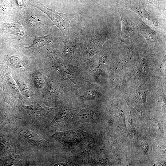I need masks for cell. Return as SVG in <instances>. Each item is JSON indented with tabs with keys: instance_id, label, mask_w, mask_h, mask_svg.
I'll return each instance as SVG.
<instances>
[{
	"instance_id": "8fae6325",
	"label": "cell",
	"mask_w": 166,
	"mask_h": 166,
	"mask_svg": "<svg viewBox=\"0 0 166 166\" xmlns=\"http://www.w3.org/2000/svg\"><path fill=\"white\" fill-rule=\"evenodd\" d=\"M109 38L106 35L93 33L88 39L87 47L89 56L92 57L97 53L104 43Z\"/></svg>"
},
{
	"instance_id": "8992f818",
	"label": "cell",
	"mask_w": 166,
	"mask_h": 166,
	"mask_svg": "<svg viewBox=\"0 0 166 166\" xmlns=\"http://www.w3.org/2000/svg\"><path fill=\"white\" fill-rule=\"evenodd\" d=\"M124 5L127 9L137 13L143 20L152 27L157 29L160 27L158 22L149 14L139 0H125Z\"/></svg>"
},
{
	"instance_id": "ac0fdd59",
	"label": "cell",
	"mask_w": 166,
	"mask_h": 166,
	"mask_svg": "<svg viewBox=\"0 0 166 166\" xmlns=\"http://www.w3.org/2000/svg\"><path fill=\"white\" fill-rule=\"evenodd\" d=\"M66 164L65 163H55L53 165L54 166H65Z\"/></svg>"
},
{
	"instance_id": "7a4b0ae2",
	"label": "cell",
	"mask_w": 166,
	"mask_h": 166,
	"mask_svg": "<svg viewBox=\"0 0 166 166\" xmlns=\"http://www.w3.org/2000/svg\"><path fill=\"white\" fill-rule=\"evenodd\" d=\"M56 112L53 109L36 104L22 106L15 112L19 123L35 131L48 133L45 128L53 120Z\"/></svg>"
},
{
	"instance_id": "6da1fadb",
	"label": "cell",
	"mask_w": 166,
	"mask_h": 166,
	"mask_svg": "<svg viewBox=\"0 0 166 166\" xmlns=\"http://www.w3.org/2000/svg\"><path fill=\"white\" fill-rule=\"evenodd\" d=\"M13 143L26 156L29 166L51 164L59 157L58 144L48 133L18 123L8 130Z\"/></svg>"
},
{
	"instance_id": "4fadbf2b",
	"label": "cell",
	"mask_w": 166,
	"mask_h": 166,
	"mask_svg": "<svg viewBox=\"0 0 166 166\" xmlns=\"http://www.w3.org/2000/svg\"><path fill=\"white\" fill-rule=\"evenodd\" d=\"M13 7L12 0H0V15H8L11 13Z\"/></svg>"
},
{
	"instance_id": "7c38bea8",
	"label": "cell",
	"mask_w": 166,
	"mask_h": 166,
	"mask_svg": "<svg viewBox=\"0 0 166 166\" xmlns=\"http://www.w3.org/2000/svg\"><path fill=\"white\" fill-rule=\"evenodd\" d=\"M0 27L6 33L14 37L21 38L25 35V30L20 23H4L0 22Z\"/></svg>"
},
{
	"instance_id": "52a82bcc",
	"label": "cell",
	"mask_w": 166,
	"mask_h": 166,
	"mask_svg": "<svg viewBox=\"0 0 166 166\" xmlns=\"http://www.w3.org/2000/svg\"><path fill=\"white\" fill-rule=\"evenodd\" d=\"M119 12L121 22V38L120 44L123 45L129 41L131 36L134 34L137 26H135L130 17L123 10L120 9Z\"/></svg>"
},
{
	"instance_id": "9c48e42d",
	"label": "cell",
	"mask_w": 166,
	"mask_h": 166,
	"mask_svg": "<svg viewBox=\"0 0 166 166\" xmlns=\"http://www.w3.org/2000/svg\"><path fill=\"white\" fill-rule=\"evenodd\" d=\"M97 118L96 113L91 109H75L73 116V121L77 125L94 122Z\"/></svg>"
},
{
	"instance_id": "2e32d148",
	"label": "cell",
	"mask_w": 166,
	"mask_h": 166,
	"mask_svg": "<svg viewBox=\"0 0 166 166\" xmlns=\"http://www.w3.org/2000/svg\"><path fill=\"white\" fill-rule=\"evenodd\" d=\"M146 2L150 5L154 7L158 6L161 0H145Z\"/></svg>"
},
{
	"instance_id": "30bf717a",
	"label": "cell",
	"mask_w": 166,
	"mask_h": 166,
	"mask_svg": "<svg viewBox=\"0 0 166 166\" xmlns=\"http://www.w3.org/2000/svg\"><path fill=\"white\" fill-rule=\"evenodd\" d=\"M23 22L26 27L34 32H38L43 26V22L38 14L33 10H27L23 16Z\"/></svg>"
},
{
	"instance_id": "3957f363",
	"label": "cell",
	"mask_w": 166,
	"mask_h": 166,
	"mask_svg": "<svg viewBox=\"0 0 166 166\" xmlns=\"http://www.w3.org/2000/svg\"><path fill=\"white\" fill-rule=\"evenodd\" d=\"M31 5L45 13L51 19L53 25L61 31L66 40L69 39L70 33L69 26L71 21L78 16L76 14H67L59 13L42 5L38 0H28Z\"/></svg>"
},
{
	"instance_id": "5b68a950",
	"label": "cell",
	"mask_w": 166,
	"mask_h": 166,
	"mask_svg": "<svg viewBox=\"0 0 166 166\" xmlns=\"http://www.w3.org/2000/svg\"><path fill=\"white\" fill-rule=\"evenodd\" d=\"M70 104L65 103L61 106L52 121L45 128L48 133L60 131L73 121V116L75 110Z\"/></svg>"
},
{
	"instance_id": "e0dca14e",
	"label": "cell",
	"mask_w": 166,
	"mask_h": 166,
	"mask_svg": "<svg viewBox=\"0 0 166 166\" xmlns=\"http://www.w3.org/2000/svg\"><path fill=\"white\" fill-rule=\"evenodd\" d=\"M142 147L144 152H146L148 149V145L147 142L145 141H143L141 143Z\"/></svg>"
},
{
	"instance_id": "ba28073f",
	"label": "cell",
	"mask_w": 166,
	"mask_h": 166,
	"mask_svg": "<svg viewBox=\"0 0 166 166\" xmlns=\"http://www.w3.org/2000/svg\"><path fill=\"white\" fill-rule=\"evenodd\" d=\"M138 31L145 38L148 44L152 46L161 42V38L156 31L148 26L139 17L136 18Z\"/></svg>"
},
{
	"instance_id": "9a60e30c",
	"label": "cell",
	"mask_w": 166,
	"mask_h": 166,
	"mask_svg": "<svg viewBox=\"0 0 166 166\" xmlns=\"http://www.w3.org/2000/svg\"><path fill=\"white\" fill-rule=\"evenodd\" d=\"M18 6L21 9H26L28 0H14Z\"/></svg>"
},
{
	"instance_id": "5bb4252c",
	"label": "cell",
	"mask_w": 166,
	"mask_h": 166,
	"mask_svg": "<svg viewBox=\"0 0 166 166\" xmlns=\"http://www.w3.org/2000/svg\"><path fill=\"white\" fill-rule=\"evenodd\" d=\"M10 62L16 67L21 68L22 63L21 60L18 57L14 56H11L10 58Z\"/></svg>"
},
{
	"instance_id": "277c9868",
	"label": "cell",
	"mask_w": 166,
	"mask_h": 166,
	"mask_svg": "<svg viewBox=\"0 0 166 166\" xmlns=\"http://www.w3.org/2000/svg\"><path fill=\"white\" fill-rule=\"evenodd\" d=\"M85 128L80 127L67 131L55 132L51 136L58 141L68 151L73 149L84 140L89 137Z\"/></svg>"
}]
</instances>
